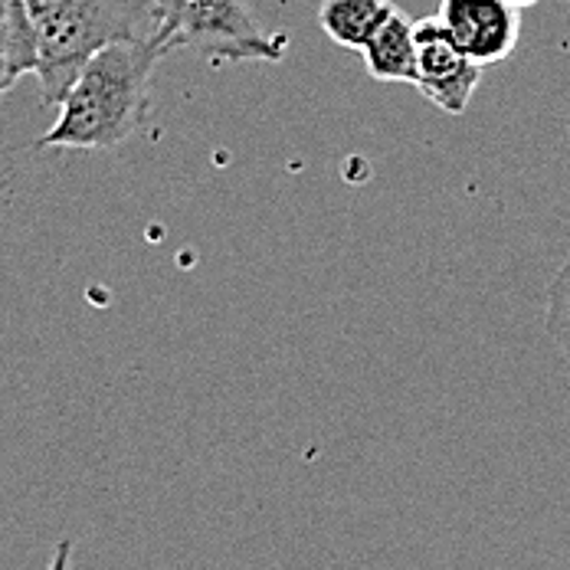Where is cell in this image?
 <instances>
[{
  "label": "cell",
  "mask_w": 570,
  "mask_h": 570,
  "mask_svg": "<svg viewBox=\"0 0 570 570\" xmlns=\"http://www.w3.org/2000/svg\"><path fill=\"white\" fill-rule=\"evenodd\" d=\"M168 57L165 43L148 33L115 37L99 47L72 79L53 128L40 148H115L128 141L151 112V76Z\"/></svg>",
  "instance_id": "cell-1"
},
{
  "label": "cell",
  "mask_w": 570,
  "mask_h": 570,
  "mask_svg": "<svg viewBox=\"0 0 570 570\" xmlns=\"http://www.w3.org/2000/svg\"><path fill=\"white\" fill-rule=\"evenodd\" d=\"M40 40V96L47 106H59L99 47L115 37L138 33L145 0H23Z\"/></svg>",
  "instance_id": "cell-2"
},
{
  "label": "cell",
  "mask_w": 570,
  "mask_h": 570,
  "mask_svg": "<svg viewBox=\"0 0 570 570\" xmlns=\"http://www.w3.org/2000/svg\"><path fill=\"white\" fill-rule=\"evenodd\" d=\"M165 50H197L214 62H283L288 40L259 23L246 0H145Z\"/></svg>",
  "instance_id": "cell-3"
},
{
  "label": "cell",
  "mask_w": 570,
  "mask_h": 570,
  "mask_svg": "<svg viewBox=\"0 0 570 570\" xmlns=\"http://www.w3.org/2000/svg\"><path fill=\"white\" fill-rule=\"evenodd\" d=\"M482 66L472 62L446 33L440 17H423L416 23V89L440 112L462 115L475 96Z\"/></svg>",
  "instance_id": "cell-4"
},
{
  "label": "cell",
  "mask_w": 570,
  "mask_h": 570,
  "mask_svg": "<svg viewBox=\"0 0 570 570\" xmlns=\"http://www.w3.org/2000/svg\"><path fill=\"white\" fill-rule=\"evenodd\" d=\"M436 17L459 50L482 69L505 62L518 47L521 10L509 0H443Z\"/></svg>",
  "instance_id": "cell-5"
},
{
  "label": "cell",
  "mask_w": 570,
  "mask_h": 570,
  "mask_svg": "<svg viewBox=\"0 0 570 570\" xmlns=\"http://www.w3.org/2000/svg\"><path fill=\"white\" fill-rule=\"evenodd\" d=\"M361 57L377 82L416 86V23L394 10L387 23L371 37V43L361 50Z\"/></svg>",
  "instance_id": "cell-6"
},
{
  "label": "cell",
  "mask_w": 570,
  "mask_h": 570,
  "mask_svg": "<svg viewBox=\"0 0 570 570\" xmlns=\"http://www.w3.org/2000/svg\"><path fill=\"white\" fill-rule=\"evenodd\" d=\"M394 10L391 0H322L318 27L332 43L361 53Z\"/></svg>",
  "instance_id": "cell-7"
},
{
  "label": "cell",
  "mask_w": 570,
  "mask_h": 570,
  "mask_svg": "<svg viewBox=\"0 0 570 570\" xmlns=\"http://www.w3.org/2000/svg\"><path fill=\"white\" fill-rule=\"evenodd\" d=\"M40 66V40L23 0H0V96Z\"/></svg>",
  "instance_id": "cell-8"
},
{
  "label": "cell",
  "mask_w": 570,
  "mask_h": 570,
  "mask_svg": "<svg viewBox=\"0 0 570 570\" xmlns=\"http://www.w3.org/2000/svg\"><path fill=\"white\" fill-rule=\"evenodd\" d=\"M544 325H548L554 344L561 347V354L570 361V259L558 269L554 283L548 285Z\"/></svg>",
  "instance_id": "cell-9"
},
{
  "label": "cell",
  "mask_w": 570,
  "mask_h": 570,
  "mask_svg": "<svg viewBox=\"0 0 570 570\" xmlns=\"http://www.w3.org/2000/svg\"><path fill=\"white\" fill-rule=\"evenodd\" d=\"M47 570H72V541L69 538H62L57 544V551H53V558H50V568Z\"/></svg>",
  "instance_id": "cell-10"
},
{
  "label": "cell",
  "mask_w": 570,
  "mask_h": 570,
  "mask_svg": "<svg viewBox=\"0 0 570 570\" xmlns=\"http://www.w3.org/2000/svg\"><path fill=\"white\" fill-rule=\"evenodd\" d=\"M509 3H514V7H518V10H524V7H534V3H538V0H509Z\"/></svg>",
  "instance_id": "cell-11"
},
{
  "label": "cell",
  "mask_w": 570,
  "mask_h": 570,
  "mask_svg": "<svg viewBox=\"0 0 570 570\" xmlns=\"http://www.w3.org/2000/svg\"><path fill=\"white\" fill-rule=\"evenodd\" d=\"M568 128H570V115H568Z\"/></svg>",
  "instance_id": "cell-12"
}]
</instances>
